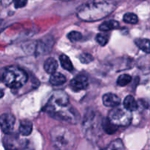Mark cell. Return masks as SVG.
Here are the masks:
<instances>
[{"label": "cell", "mask_w": 150, "mask_h": 150, "mask_svg": "<svg viewBox=\"0 0 150 150\" xmlns=\"http://www.w3.org/2000/svg\"><path fill=\"white\" fill-rule=\"evenodd\" d=\"M43 110L54 118L68 122L76 123L79 118V114L70 105L68 96L62 91L53 94Z\"/></svg>", "instance_id": "6da1fadb"}, {"label": "cell", "mask_w": 150, "mask_h": 150, "mask_svg": "<svg viewBox=\"0 0 150 150\" xmlns=\"http://www.w3.org/2000/svg\"><path fill=\"white\" fill-rule=\"evenodd\" d=\"M117 7L114 0H89L77 10V16L85 21L101 20L111 14Z\"/></svg>", "instance_id": "7a4b0ae2"}, {"label": "cell", "mask_w": 150, "mask_h": 150, "mask_svg": "<svg viewBox=\"0 0 150 150\" xmlns=\"http://www.w3.org/2000/svg\"><path fill=\"white\" fill-rule=\"evenodd\" d=\"M2 81L11 89H19L26 84L28 76L26 72L17 66L5 67L2 73Z\"/></svg>", "instance_id": "3957f363"}, {"label": "cell", "mask_w": 150, "mask_h": 150, "mask_svg": "<svg viewBox=\"0 0 150 150\" xmlns=\"http://www.w3.org/2000/svg\"><path fill=\"white\" fill-rule=\"evenodd\" d=\"M53 145L58 149H70L75 144V136L65 127L57 126L51 133Z\"/></svg>", "instance_id": "277c9868"}, {"label": "cell", "mask_w": 150, "mask_h": 150, "mask_svg": "<svg viewBox=\"0 0 150 150\" xmlns=\"http://www.w3.org/2000/svg\"><path fill=\"white\" fill-rule=\"evenodd\" d=\"M108 118L110 121L118 127H125L129 125L132 121L131 111L125 106L114 107L108 114Z\"/></svg>", "instance_id": "5b68a950"}, {"label": "cell", "mask_w": 150, "mask_h": 150, "mask_svg": "<svg viewBox=\"0 0 150 150\" xmlns=\"http://www.w3.org/2000/svg\"><path fill=\"white\" fill-rule=\"evenodd\" d=\"M89 85L88 78L84 74H79L73 78L70 81V86L75 92H79L81 90L86 89Z\"/></svg>", "instance_id": "8992f818"}, {"label": "cell", "mask_w": 150, "mask_h": 150, "mask_svg": "<svg viewBox=\"0 0 150 150\" xmlns=\"http://www.w3.org/2000/svg\"><path fill=\"white\" fill-rule=\"evenodd\" d=\"M1 130L5 134L11 133L14 128L16 119L14 116L10 114H3L0 118Z\"/></svg>", "instance_id": "52a82bcc"}, {"label": "cell", "mask_w": 150, "mask_h": 150, "mask_svg": "<svg viewBox=\"0 0 150 150\" xmlns=\"http://www.w3.org/2000/svg\"><path fill=\"white\" fill-rule=\"evenodd\" d=\"M103 102L105 106L114 108V107L120 105V103H121V99L114 94L107 93L103 97Z\"/></svg>", "instance_id": "ba28073f"}, {"label": "cell", "mask_w": 150, "mask_h": 150, "mask_svg": "<svg viewBox=\"0 0 150 150\" xmlns=\"http://www.w3.org/2000/svg\"><path fill=\"white\" fill-rule=\"evenodd\" d=\"M57 68H58V62L57 60L54 58L47 59L44 63V70L45 72L49 74H53L56 73Z\"/></svg>", "instance_id": "9c48e42d"}, {"label": "cell", "mask_w": 150, "mask_h": 150, "mask_svg": "<svg viewBox=\"0 0 150 150\" xmlns=\"http://www.w3.org/2000/svg\"><path fill=\"white\" fill-rule=\"evenodd\" d=\"M32 131V123L29 120H23L21 122L19 126V132L23 136H27Z\"/></svg>", "instance_id": "30bf717a"}, {"label": "cell", "mask_w": 150, "mask_h": 150, "mask_svg": "<svg viewBox=\"0 0 150 150\" xmlns=\"http://www.w3.org/2000/svg\"><path fill=\"white\" fill-rule=\"evenodd\" d=\"M120 26V23L115 20H109L101 23L99 26V30L102 32H108L113 29H117Z\"/></svg>", "instance_id": "8fae6325"}, {"label": "cell", "mask_w": 150, "mask_h": 150, "mask_svg": "<svg viewBox=\"0 0 150 150\" xmlns=\"http://www.w3.org/2000/svg\"><path fill=\"white\" fill-rule=\"evenodd\" d=\"M50 83L54 86H60L66 82L65 76L60 73H54L51 74L49 80Z\"/></svg>", "instance_id": "7c38bea8"}, {"label": "cell", "mask_w": 150, "mask_h": 150, "mask_svg": "<svg viewBox=\"0 0 150 150\" xmlns=\"http://www.w3.org/2000/svg\"><path fill=\"white\" fill-rule=\"evenodd\" d=\"M136 45L142 51L146 54H150V40L145 38H138L135 40Z\"/></svg>", "instance_id": "4fadbf2b"}, {"label": "cell", "mask_w": 150, "mask_h": 150, "mask_svg": "<svg viewBox=\"0 0 150 150\" xmlns=\"http://www.w3.org/2000/svg\"><path fill=\"white\" fill-rule=\"evenodd\" d=\"M102 126L104 131L106 133H108V134H113V133H115L117 130V129H118V126L115 125L114 123L111 122L108 118L104 119V120H103Z\"/></svg>", "instance_id": "5bb4252c"}, {"label": "cell", "mask_w": 150, "mask_h": 150, "mask_svg": "<svg viewBox=\"0 0 150 150\" xmlns=\"http://www.w3.org/2000/svg\"><path fill=\"white\" fill-rule=\"evenodd\" d=\"M123 105L127 109L130 110V111H136L138 108V104L136 103V100L133 98L132 95H127L124 100L123 102Z\"/></svg>", "instance_id": "9a60e30c"}, {"label": "cell", "mask_w": 150, "mask_h": 150, "mask_svg": "<svg viewBox=\"0 0 150 150\" xmlns=\"http://www.w3.org/2000/svg\"><path fill=\"white\" fill-rule=\"evenodd\" d=\"M59 61L61 63V65L62 66L64 69L68 70V71H72L73 70V64H72L71 61L67 56L62 54L59 57Z\"/></svg>", "instance_id": "2e32d148"}, {"label": "cell", "mask_w": 150, "mask_h": 150, "mask_svg": "<svg viewBox=\"0 0 150 150\" xmlns=\"http://www.w3.org/2000/svg\"><path fill=\"white\" fill-rule=\"evenodd\" d=\"M123 21L127 23L135 24V23H138L139 18H138V16L135 13H127L123 16Z\"/></svg>", "instance_id": "e0dca14e"}, {"label": "cell", "mask_w": 150, "mask_h": 150, "mask_svg": "<svg viewBox=\"0 0 150 150\" xmlns=\"http://www.w3.org/2000/svg\"><path fill=\"white\" fill-rule=\"evenodd\" d=\"M132 80L131 76H129L128 74H122L119 76L117 79V84L120 86H125L128 84Z\"/></svg>", "instance_id": "ac0fdd59"}, {"label": "cell", "mask_w": 150, "mask_h": 150, "mask_svg": "<svg viewBox=\"0 0 150 150\" xmlns=\"http://www.w3.org/2000/svg\"><path fill=\"white\" fill-rule=\"evenodd\" d=\"M108 40H109V35L108 34L100 33L96 37L97 42H98L99 45H102V46H104L108 43Z\"/></svg>", "instance_id": "d6986e66"}, {"label": "cell", "mask_w": 150, "mask_h": 150, "mask_svg": "<svg viewBox=\"0 0 150 150\" xmlns=\"http://www.w3.org/2000/svg\"><path fill=\"white\" fill-rule=\"evenodd\" d=\"M82 35L79 32H76V31H72V32H69L67 35V38L72 42H78V41L81 40L82 39Z\"/></svg>", "instance_id": "ffe728a7"}, {"label": "cell", "mask_w": 150, "mask_h": 150, "mask_svg": "<svg viewBox=\"0 0 150 150\" xmlns=\"http://www.w3.org/2000/svg\"><path fill=\"white\" fill-rule=\"evenodd\" d=\"M79 59H80L81 62L83 63V64H88L93 61L94 58L89 54H82L79 57Z\"/></svg>", "instance_id": "44dd1931"}, {"label": "cell", "mask_w": 150, "mask_h": 150, "mask_svg": "<svg viewBox=\"0 0 150 150\" xmlns=\"http://www.w3.org/2000/svg\"><path fill=\"white\" fill-rule=\"evenodd\" d=\"M122 142L121 140H116L114 142L111 143V144L108 146V149H123Z\"/></svg>", "instance_id": "7402d4cb"}, {"label": "cell", "mask_w": 150, "mask_h": 150, "mask_svg": "<svg viewBox=\"0 0 150 150\" xmlns=\"http://www.w3.org/2000/svg\"><path fill=\"white\" fill-rule=\"evenodd\" d=\"M28 0H13V3L16 8H21L26 6Z\"/></svg>", "instance_id": "603a6c76"}]
</instances>
